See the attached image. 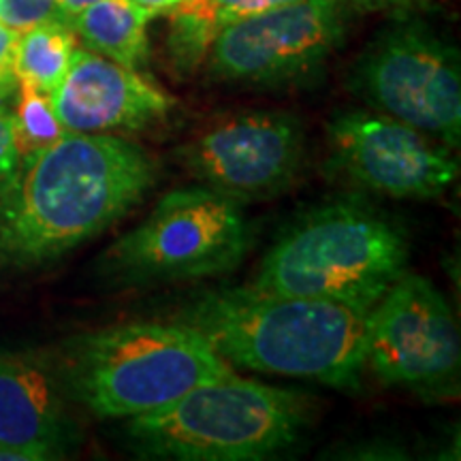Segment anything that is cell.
<instances>
[{
	"mask_svg": "<svg viewBox=\"0 0 461 461\" xmlns=\"http://www.w3.org/2000/svg\"><path fill=\"white\" fill-rule=\"evenodd\" d=\"M157 173V160L124 137L65 132L0 193V263L56 261L141 203Z\"/></svg>",
	"mask_w": 461,
	"mask_h": 461,
	"instance_id": "6da1fadb",
	"label": "cell"
},
{
	"mask_svg": "<svg viewBox=\"0 0 461 461\" xmlns=\"http://www.w3.org/2000/svg\"><path fill=\"white\" fill-rule=\"evenodd\" d=\"M248 370L357 389L366 361V310L257 286L199 295L177 319Z\"/></svg>",
	"mask_w": 461,
	"mask_h": 461,
	"instance_id": "7a4b0ae2",
	"label": "cell"
},
{
	"mask_svg": "<svg viewBox=\"0 0 461 461\" xmlns=\"http://www.w3.org/2000/svg\"><path fill=\"white\" fill-rule=\"evenodd\" d=\"M230 366L186 322H126L75 338L62 376L82 406L101 419H124L169 406Z\"/></svg>",
	"mask_w": 461,
	"mask_h": 461,
	"instance_id": "3957f363",
	"label": "cell"
},
{
	"mask_svg": "<svg viewBox=\"0 0 461 461\" xmlns=\"http://www.w3.org/2000/svg\"><path fill=\"white\" fill-rule=\"evenodd\" d=\"M406 263L408 244L400 227L367 205L333 201L276 241L252 286L370 312L406 274Z\"/></svg>",
	"mask_w": 461,
	"mask_h": 461,
	"instance_id": "277c9868",
	"label": "cell"
},
{
	"mask_svg": "<svg viewBox=\"0 0 461 461\" xmlns=\"http://www.w3.org/2000/svg\"><path fill=\"white\" fill-rule=\"evenodd\" d=\"M308 397L235 376L203 380L169 406L132 417L131 445L143 457L250 461L282 451L308 420Z\"/></svg>",
	"mask_w": 461,
	"mask_h": 461,
	"instance_id": "5b68a950",
	"label": "cell"
},
{
	"mask_svg": "<svg viewBox=\"0 0 461 461\" xmlns=\"http://www.w3.org/2000/svg\"><path fill=\"white\" fill-rule=\"evenodd\" d=\"M248 246L250 227L240 199L201 184L167 193L101 265L124 285L207 278L230 272Z\"/></svg>",
	"mask_w": 461,
	"mask_h": 461,
	"instance_id": "8992f818",
	"label": "cell"
},
{
	"mask_svg": "<svg viewBox=\"0 0 461 461\" xmlns=\"http://www.w3.org/2000/svg\"><path fill=\"white\" fill-rule=\"evenodd\" d=\"M355 88L391 118L438 137L461 140L459 51L420 22L387 28L359 58Z\"/></svg>",
	"mask_w": 461,
	"mask_h": 461,
	"instance_id": "52a82bcc",
	"label": "cell"
},
{
	"mask_svg": "<svg viewBox=\"0 0 461 461\" xmlns=\"http://www.w3.org/2000/svg\"><path fill=\"white\" fill-rule=\"evenodd\" d=\"M366 361L384 387L442 395L457 387L459 330L428 278L402 274L367 312Z\"/></svg>",
	"mask_w": 461,
	"mask_h": 461,
	"instance_id": "ba28073f",
	"label": "cell"
},
{
	"mask_svg": "<svg viewBox=\"0 0 461 461\" xmlns=\"http://www.w3.org/2000/svg\"><path fill=\"white\" fill-rule=\"evenodd\" d=\"M342 41L339 0H295L224 28L205 60L221 82L280 86L319 71Z\"/></svg>",
	"mask_w": 461,
	"mask_h": 461,
	"instance_id": "9c48e42d",
	"label": "cell"
},
{
	"mask_svg": "<svg viewBox=\"0 0 461 461\" xmlns=\"http://www.w3.org/2000/svg\"><path fill=\"white\" fill-rule=\"evenodd\" d=\"M303 131L288 113H238L212 124L180 149L182 165L205 186L235 199H267L293 182Z\"/></svg>",
	"mask_w": 461,
	"mask_h": 461,
	"instance_id": "30bf717a",
	"label": "cell"
},
{
	"mask_svg": "<svg viewBox=\"0 0 461 461\" xmlns=\"http://www.w3.org/2000/svg\"><path fill=\"white\" fill-rule=\"evenodd\" d=\"M330 143L355 182L393 199H438L459 171L448 149L387 113L338 115L330 124Z\"/></svg>",
	"mask_w": 461,
	"mask_h": 461,
	"instance_id": "8fae6325",
	"label": "cell"
},
{
	"mask_svg": "<svg viewBox=\"0 0 461 461\" xmlns=\"http://www.w3.org/2000/svg\"><path fill=\"white\" fill-rule=\"evenodd\" d=\"M67 132L113 135L163 122L176 99L135 71L88 50H75L71 67L50 96Z\"/></svg>",
	"mask_w": 461,
	"mask_h": 461,
	"instance_id": "7c38bea8",
	"label": "cell"
},
{
	"mask_svg": "<svg viewBox=\"0 0 461 461\" xmlns=\"http://www.w3.org/2000/svg\"><path fill=\"white\" fill-rule=\"evenodd\" d=\"M65 389L62 370L43 355H0V445L32 461L58 457L71 438Z\"/></svg>",
	"mask_w": 461,
	"mask_h": 461,
	"instance_id": "4fadbf2b",
	"label": "cell"
},
{
	"mask_svg": "<svg viewBox=\"0 0 461 461\" xmlns=\"http://www.w3.org/2000/svg\"><path fill=\"white\" fill-rule=\"evenodd\" d=\"M295 0H184L169 14V50L177 73H193L224 28Z\"/></svg>",
	"mask_w": 461,
	"mask_h": 461,
	"instance_id": "5bb4252c",
	"label": "cell"
},
{
	"mask_svg": "<svg viewBox=\"0 0 461 461\" xmlns=\"http://www.w3.org/2000/svg\"><path fill=\"white\" fill-rule=\"evenodd\" d=\"M154 17L135 0H99L73 15L71 26L92 51L137 71L148 60V24Z\"/></svg>",
	"mask_w": 461,
	"mask_h": 461,
	"instance_id": "9a60e30c",
	"label": "cell"
},
{
	"mask_svg": "<svg viewBox=\"0 0 461 461\" xmlns=\"http://www.w3.org/2000/svg\"><path fill=\"white\" fill-rule=\"evenodd\" d=\"M77 34L71 22H48L20 32L14 71L17 82H26L51 96L71 67L77 50Z\"/></svg>",
	"mask_w": 461,
	"mask_h": 461,
	"instance_id": "2e32d148",
	"label": "cell"
},
{
	"mask_svg": "<svg viewBox=\"0 0 461 461\" xmlns=\"http://www.w3.org/2000/svg\"><path fill=\"white\" fill-rule=\"evenodd\" d=\"M65 126L60 124L51 107L48 95L26 82H17V105L14 112V135L20 163L37 157L51 143L65 135Z\"/></svg>",
	"mask_w": 461,
	"mask_h": 461,
	"instance_id": "e0dca14e",
	"label": "cell"
},
{
	"mask_svg": "<svg viewBox=\"0 0 461 461\" xmlns=\"http://www.w3.org/2000/svg\"><path fill=\"white\" fill-rule=\"evenodd\" d=\"M48 22H71L56 0H0V24L24 32Z\"/></svg>",
	"mask_w": 461,
	"mask_h": 461,
	"instance_id": "ac0fdd59",
	"label": "cell"
},
{
	"mask_svg": "<svg viewBox=\"0 0 461 461\" xmlns=\"http://www.w3.org/2000/svg\"><path fill=\"white\" fill-rule=\"evenodd\" d=\"M17 171H20V154L14 135V112L0 103V193L15 180Z\"/></svg>",
	"mask_w": 461,
	"mask_h": 461,
	"instance_id": "d6986e66",
	"label": "cell"
},
{
	"mask_svg": "<svg viewBox=\"0 0 461 461\" xmlns=\"http://www.w3.org/2000/svg\"><path fill=\"white\" fill-rule=\"evenodd\" d=\"M17 39H20V32L0 24V90L15 92L17 88V77L14 71Z\"/></svg>",
	"mask_w": 461,
	"mask_h": 461,
	"instance_id": "ffe728a7",
	"label": "cell"
},
{
	"mask_svg": "<svg viewBox=\"0 0 461 461\" xmlns=\"http://www.w3.org/2000/svg\"><path fill=\"white\" fill-rule=\"evenodd\" d=\"M137 5H141L143 9L152 11L154 15H160V14H169L171 9H176L177 5L184 3V0H135Z\"/></svg>",
	"mask_w": 461,
	"mask_h": 461,
	"instance_id": "44dd1931",
	"label": "cell"
},
{
	"mask_svg": "<svg viewBox=\"0 0 461 461\" xmlns=\"http://www.w3.org/2000/svg\"><path fill=\"white\" fill-rule=\"evenodd\" d=\"M95 3H99V0H56V5L60 7L62 14H65L67 17H71V20H73V15H77L79 11H84L86 7H90V5H95Z\"/></svg>",
	"mask_w": 461,
	"mask_h": 461,
	"instance_id": "7402d4cb",
	"label": "cell"
},
{
	"mask_svg": "<svg viewBox=\"0 0 461 461\" xmlns=\"http://www.w3.org/2000/svg\"><path fill=\"white\" fill-rule=\"evenodd\" d=\"M11 95H14V92H7V90H0V103H5V101H7Z\"/></svg>",
	"mask_w": 461,
	"mask_h": 461,
	"instance_id": "603a6c76",
	"label": "cell"
},
{
	"mask_svg": "<svg viewBox=\"0 0 461 461\" xmlns=\"http://www.w3.org/2000/svg\"><path fill=\"white\" fill-rule=\"evenodd\" d=\"M370 3H395V0H370Z\"/></svg>",
	"mask_w": 461,
	"mask_h": 461,
	"instance_id": "cb8c5ba5",
	"label": "cell"
}]
</instances>
